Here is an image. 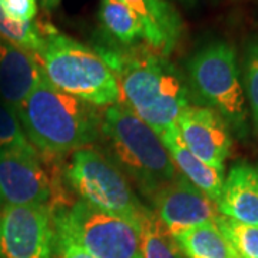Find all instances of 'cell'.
<instances>
[{"instance_id":"cell-1","label":"cell","mask_w":258,"mask_h":258,"mask_svg":"<svg viewBox=\"0 0 258 258\" xmlns=\"http://www.w3.org/2000/svg\"><path fill=\"white\" fill-rule=\"evenodd\" d=\"M115 75L119 102L162 135L175 128L176 119L189 105V88L184 75L166 56L148 45L93 47Z\"/></svg>"},{"instance_id":"cell-2","label":"cell","mask_w":258,"mask_h":258,"mask_svg":"<svg viewBox=\"0 0 258 258\" xmlns=\"http://www.w3.org/2000/svg\"><path fill=\"white\" fill-rule=\"evenodd\" d=\"M40 159L59 161L101 138L102 115L96 108L59 91L43 74L16 112Z\"/></svg>"},{"instance_id":"cell-3","label":"cell","mask_w":258,"mask_h":258,"mask_svg":"<svg viewBox=\"0 0 258 258\" xmlns=\"http://www.w3.org/2000/svg\"><path fill=\"white\" fill-rule=\"evenodd\" d=\"M101 138L108 157L148 200L178 176L161 137L120 102L102 113Z\"/></svg>"},{"instance_id":"cell-4","label":"cell","mask_w":258,"mask_h":258,"mask_svg":"<svg viewBox=\"0 0 258 258\" xmlns=\"http://www.w3.org/2000/svg\"><path fill=\"white\" fill-rule=\"evenodd\" d=\"M43 35L45 46L37 59L55 88L95 108L119 103L116 78L95 49L60 33L50 23H43Z\"/></svg>"},{"instance_id":"cell-5","label":"cell","mask_w":258,"mask_h":258,"mask_svg":"<svg viewBox=\"0 0 258 258\" xmlns=\"http://www.w3.org/2000/svg\"><path fill=\"white\" fill-rule=\"evenodd\" d=\"M189 88L201 101L218 112L238 135L247 134V105L230 43L217 40L200 49L188 62Z\"/></svg>"},{"instance_id":"cell-6","label":"cell","mask_w":258,"mask_h":258,"mask_svg":"<svg viewBox=\"0 0 258 258\" xmlns=\"http://www.w3.org/2000/svg\"><path fill=\"white\" fill-rule=\"evenodd\" d=\"M63 174L66 184L81 201L138 225L145 205L135 195L126 175L108 155L92 147L78 149L71 154Z\"/></svg>"},{"instance_id":"cell-7","label":"cell","mask_w":258,"mask_h":258,"mask_svg":"<svg viewBox=\"0 0 258 258\" xmlns=\"http://www.w3.org/2000/svg\"><path fill=\"white\" fill-rule=\"evenodd\" d=\"M53 227L63 231L95 258H142L138 225L81 200L49 204Z\"/></svg>"},{"instance_id":"cell-8","label":"cell","mask_w":258,"mask_h":258,"mask_svg":"<svg viewBox=\"0 0 258 258\" xmlns=\"http://www.w3.org/2000/svg\"><path fill=\"white\" fill-rule=\"evenodd\" d=\"M55 227L49 205L0 210V258H52Z\"/></svg>"},{"instance_id":"cell-9","label":"cell","mask_w":258,"mask_h":258,"mask_svg":"<svg viewBox=\"0 0 258 258\" xmlns=\"http://www.w3.org/2000/svg\"><path fill=\"white\" fill-rule=\"evenodd\" d=\"M149 201L152 211L174 235L197 225L215 222L221 215L215 201L179 174L172 182L159 188Z\"/></svg>"},{"instance_id":"cell-10","label":"cell","mask_w":258,"mask_h":258,"mask_svg":"<svg viewBox=\"0 0 258 258\" xmlns=\"http://www.w3.org/2000/svg\"><path fill=\"white\" fill-rule=\"evenodd\" d=\"M176 131L195 157L224 171L232 138L228 123L218 112L203 105H188L176 119Z\"/></svg>"},{"instance_id":"cell-11","label":"cell","mask_w":258,"mask_h":258,"mask_svg":"<svg viewBox=\"0 0 258 258\" xmlns=\"http://www.w3.org/2000/svg\"><path fill=\"white\" fill-rule=\"evenodd\" d=\"M53 179L39 158L0 151V210L18 205H49Z\"/></svg>"},{"instance_id":"cell-12","label":"cell","mask_w":258,"mask_h":258,"mask_svg":"<svg viewBox=\"0 0 258 258\" xmlns=\"http://www.w3.org/2000/svg\"><path fill=\"white\" fill-rule=\"evenodd\" d=\"M43 76L36 56L0 39V98L15 113Z\"/></svg>"},{"instance_id":"cell-13","label":"cell","mask_w":258,"mask_h":258,"mask_svg":"<svg viewBox=\"0 0 258 258\" xmlns=\"http://www.w3.org/2000/svg\"><path fill=\"white\" fill-rule=\"evenodd\" d=\"M141 20L145 45L161 55H171L184 36V22L166 0H120Z\"/></svg>"},{"instance_id":"cell-14","label":"cell","mask_w":258,"mask_h":258,"mask_svg":"<svg viewBox=\"0 0 258 258\" xmlns=\"http://www.w3.org/2000/svg\"><path fill=\"white\" fill-rule=\"evenodd\" d=\"M221 215L234 221L258 227V169L248 164H237L224 179L217 201Z\"/></svg>"},{"instance_id":"cell-15","label":"cell","mask_w":258,"mask_h":258,"mask_svg":"<svg viewBox=\"0 0 258 258\" xmlns=\"http://www.w3.org/2000/svg\"><path fill=\"white\" fill-rule=\"evenodd\" d=\"M159 137L172 158V162L178 174L184 176L186 181H189L194 186H197L200 191H203L207 197H210L212 201L217 203L220 200L222 185H224V178H222L224 171L208 165L198 157H195L185 147L176 131V126L166 131Z\"/></svg>"},{"instance_id":"cell-16","label":"cell","mask_w":258,"mask_h":258,"mask_svg":"<svg viewBox=\"0 0 258 258\" xmlns=\"http://www.w3.org/2000/svg\"><path fill=\"white\" fill-rule=\"evenodd\" d=\"M174 237L186 258H238L215 222L188 228Z\"/></svg>"},{"instance_id":"cell-17","label":"cell","mask_w":258,"mask_h":258,"mask_svg":"<svg viewBox=\"0 0 258 258\" xmlns=\"http://www.w3.org/2000/svg\"><path fill=\"white\" fill-rule=\"evenodd\" d=\"M99 20L106 35L119 46L145 43V30L139 18L120 0H101Z\"/></svg>"},{"instance_id":"cell-18","label":"cell","mask_w":258,"mask_h":258,"mask_svg":"<svg viewBox=\"0 0 258 258\" xmlns=\"http://www.w3.org/2000/svg\"><path fill=\"white\" fill-rule=\"evenodd\" d=\"M138 231L142 258H186L174 234L148 207L139 215Z\"/></svg>"},{"instance_id":"cell-19","label":"cell","mask_w":258,"mask_h":258,"mask_svg":"<svg viewBox=\"0 0 258 258\" xmlns=\"http://www.w3.org/2000/svg\"><path fill=\"white\" fill-rule=\"evenodd\" d=\"M0 39L26 50L37 57L45 46L43 23H20L9 19L0 8Z\"/></svg>"},{"instance_id":"cell-20","label":"cell","mask_w":258,"mask_h":258,"mask_svg":"<svg viewBox=\"0 0 258 258\" xmlns=\"http://www.w3.org/2000/svg\"><path fill=\"white\" fill-rule=\"evenodd\" d=\"M0 151L18 152L40 159V155L30 144L16 113L0 103Z\"/></svg>"},{"instance_id":"cell-21","label":"cell","mask_w":258,"mask_h":258,"mask_svg":"<svg viewBox=\"0 0 258 258\" xmlns=\"http://www.w3.org/2000/svg\"><path fill=\"white\" fill-rule=\"evenodd\" d=\"M238 258H258V227L234 221L224 215L215 220Z\"/></svg>"},{"instance_id":"cell-22","label":"cell","mask_w":258,"mask_h":258,"mask_svg":"<svg viewBox=\"0 0 258 258\" xmlns=\"http://www.w3.org/2000/svg\"><path fill=\"white\" fill-rule=\"evenodd\" d=\"M244 93L251 106L254 122L258 125V40L248 43L244 55Z\"/></svg>"},{"instance_id":"cell-23","label":"cell","mask_w":258,"mask_h":258,"mask_svg":"<svg viewBox=\"0 0 258 258\" xmlns=\"http://www.w3.org/2000/svg\"><path fill=\"white\" fill-rule=\"evenodd\" d=\"M0 8L12 20L30 23L37 15V0H0Z\"/></svg>"},{"instance_id":"cell-24","label":"cell","mask_w":258,"mask_h":258,"mask_svg":"<svg viewBox=\"0 0 258 258\" xmlns=\"http://www.w3.org/2000/svg\"><path fill=\"white\" fill-rule=\"evenodd\" d=\"M55 248L57 258H95L63 231L55 228Z\"/></svg>"},{"instance_id":"cell-25","label":"cell","mask_w":258,"mask_h":258,"mask_svg":"<svg viewBox=\"0 0 258 258\" xmlns=\"http://www.w3.org/2000/svg\"><path fill=\"white\" fill-rule=\"evenodd\" d=\"M42 2H43V6H45V8L52 9V8H55L56 5H59L60 0H42Z\"/></svg>"},{"instance_id":"cell-26","label":"cell","mask_w":258,"mask_h":258,"mask_svg":"<svg viewBox=\"0 0 258 258\" xmlns=\"http://www.w3.org/2000/svg\"><path fill=\"white\" fill-rule=\"evenodd\" d=\"M179 2L186 5V6H194V5L197 3V0H179Z\"/></svg>"}]
</instances>
